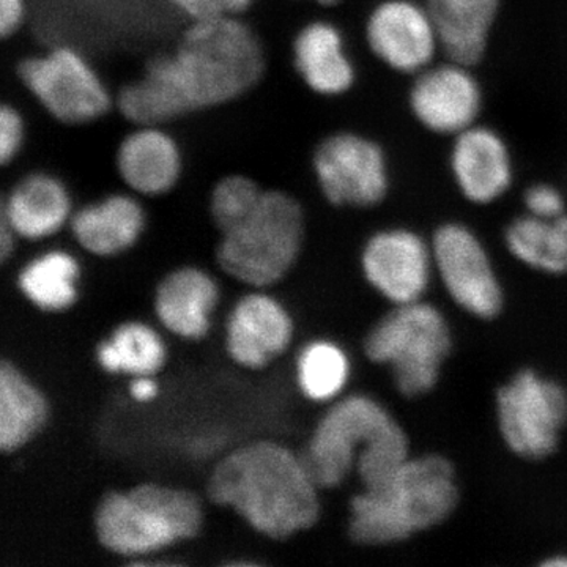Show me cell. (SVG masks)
I'll return each mask as SVG.
<instances>
[{
  "instance_id": "obj_1",
  "label": "cell",
  "mask_w": 567,
  "mask_h": 567,
  "mask_svg": "<svg viewBox=\"0 0 567 567\" xmlns=\"http://www.w3.org/2000/svg\"><path fill=\"white\" fill-rule=\"evenodd\" d=\"M264 66L259 40L237 17L193 22L173 54L153 59L140 80L122 89L117 106L130 122L159 125L237 99L260 80Z\"/></svg>"
},
{
  "instance_id": "obj_2",
  "label": "cell",
  "mask_w": 567,
  "mask_h": 567,
  "mask_svg": "<svg viewBox=\"0 0 567 567\" xmlns=\"http://www.w3.org/2000/svg\"><path fill=\"white\" fill-rule=\"evenodd\" d=\"M319 488L301 456L259 442L224 457L207 492L213 503L233 507L257 532L284 539L319 520Z\"/></svg>"
},
{
  "instance_id": "obj_3",
  "label": "cell",
  "mask_w": 567,
  "mask_h": 567,
  "mask_svg": "<svg viewBox=\"0 0 567 567\" xmlns=\"http://www.w3.org/2000/svg\"><path fill=\"white\" fill-rule=\"evenodd\" d=\"M461 499L456 468L440 454L410 457L380 486L350 502L349 535L365 547L393 546L445 524Z\"/></svg>"
},
{
  "instance_id": "obj_4",
  "label": "cell",
  "mask_w": 567,
  "mask_h": 567,
  "mask_svg": "<svg viewBox=\"0 0 567 567\" xmlns=\"http://www.w3.org/2000/svg\"><path fill=\"white\" fill-rule=\"evenodd\" d=\"M199 498L182 488L142 484L112 492L96 507L100 544L122 557H141L193 539L203 527Z\"/></svg>"
},
{
  "instance_id": "obj_5",
  "label": "cell",
  "mask_w": 567,
  "mask_h": 567,
  "mask_svg": "<svg viewBox=\"0 0 567 567\" xmlns=\"http://www.w3.org/2000/svg\"><path fill=\"white\" fill-rule=\"evenodd\" d=\"M451 352L450 322L425 300L393 306L364 339L365 357L390 369L395 390L406 399L423 398L435 390Z\"/></svg>"
},
{
  "instance_id": "obj_6",
  "label": "cell",
  "mask_w": 567,
  "mask_h": 567,
  "mask_svg": "<svg viewBox=\"0 0 567 567\" xmlns=\"http://www.w3.org/2000/svg\"><path fill=\"white\" fill-rule=\"evenodd\" d=\"M300 204L281 192H264L256 210L223 234L216 259L226 274L254 287L278 282L292 268L303 245Z\"/></svg>"
},
{
  "instance_id": "obj_7",
  "label": "cell",
  "mask_w": 567,
  "mask_h": 567,
  "mask_svg": "<svg viewBox=\"0 0 567 567\" xmlns=\"http://www.w3.org/2000/svg\"><path fill=\"white\" fill-rule=\"evenodd\" d=\"M495 415L514 456L546 461L557 453L567 425V390L535 369H520L496 390Z\"/></svg>"
},
{
  "instance_id": "obj_8",
  "label": "cell",
  "mask_w": 567,
  "mask_h": 567,
  "mask_svg": "<svg viewBox=\"0 0 567 567\" xmlns=\"http://www.w3.org/2000/svg\"><path fill=\"white\" fill-rule=\"evenodd\" d=\"M399 421L382 402L365 394L349 395L330 406L306 447L303 464L320 488L341 486L365 447Z\"/></svg>"
},
{
  "instance_id": "obj_9",
  "label": "cell",
  "mask_w": 567,
  "mask_h": 567,
  "mask_svg": "<svg viewBox=\"0 0 567 567\" xmlns=\"http://www.w3.org/2000/svg\"><path fill=\"white\" fill-rule=\"evenodd\" d=\"M435 276L465 315L494 320L505 308V290L491 254L472 227L445 223L432 235Z\"/></svg>"
},
{
  "instance_id": "obj_10",
  "label": "cell",
  "mask_w": 567,
  "mask_h": 567,
  "mask_svg": "<svg viewBox=\"0 0 567 567\" xmlns=\"http://www.w3.org/2000/svg\"><path fill=\"white\" fill-rule=\"evenodd\" d=\"M25 87L52 117L87 123L110 110L111 96L91 63L71 48H55L20 65Z\"/></svg>"
},
{
  "instance_id": "obj_11",
  "label": "cell",
  "mask_w": 567,
  "mask_h": 567,
  "mask_svg": "<svg viewBox=\"0 0 567 567\" xmlns=\"http://www.w3.org/2000/svg\"><path fill=\"white\" fill-rule=\"evenodd\" d=\"M315 171L323 196L336 207H377L390 192L385 152L360 134L327 137L317 147Z\"/></svg>"
},
{
  "instance_id": "obj_12",
  "label": "cell",
  "mask_w": 567,
  "mask_h": 567,
  "mask_svg": "<svg viewBox=\"0 0 567 567\" xmlns=\"http://www.w3.org/2000/svg\"><path fill=\"white\" fill-rule=\"evenodd\" d=\"M361 268L369 286L388 303L423 301L435 276L431 241L409 227H388L365 241Z\"/></svg>"
},
{
  "instance_id": "obj_13",
  "label": "cell",
  "mask_w": 567,
  "mask_h": 567,
  "mask_svg": "<svg viewBox=\"0 0 567 567\" xmlns=\"http://www.w3.org/2000/svg\"><path fill=\"white\" fill-rule=\"evenodd\" d=\"M365 40L388 69L415 76L442 50L431 11L413 0L380 2L365 22Z\"/></svg>"
},
{
  "instance_id": "obj_14",
  "label": "cell",
  "mask_w": 567,
  "mask_h": 567,
  "mask_svg": "<svg viewBox=\"0 0 567 567\" xmlns=\"http://www.w3.org/2000/svg\"><path fill=\"white\" fill-rule=\"evenodd\" d=\"M483 102V89L470 65L454 61L432 63L417 73L409 93L410 111L420 125L445 136L476 125Z\"/></svg>"
},
{
  "instance_id": "obj_15",
  "label": "cell",
  "mask_w": 567,
  "mask_h": 567,
  "mask_svg": "<svg viewBox=\"0 0 567 567\" xmlns=\"http://www.w3.org/2000/svg\"><path fill=\"white\" fill-rule=\"evenodd\" d=\"M451 174L458 193L475 205L502 199L514 181V164L506 141L488 126L473 125L454 136Z\"/></svg>"
},
{
  "instance_id": "obj_16",
  "label": "cell",
  "mask_w": 567,
  "mask_h": 567,
  "mask_svg": "<svg viewBox=\"0 0 567 567\" xmlns=\"http://www.w3.org/2000/svg\"><path fill=\"white\" fill-rule=\"evenodd\" d=\"M290 338L289 316L267 295H248L238 301L227 324V350L246 368H262L286 350Z\"/></svg>"
},
{
  "instance_id": "obj_17",
  "label": "cell",
  "mask_w": 567,
  "mask_h": 567,
  "mask_svg": "<svg viewBox=\"0 0 567 567\" xmlns=\"http://www.w3.org/2000/svg\"><path fill=\"white\" fill-rule=\"evenodd\" d=\"M158 125H142L123 140L117 152V169L133 192L159 196L169 192L182 173L177 142Z\"/></svg>"
},
{
  "instance_id": "obj_18",
  "label": "cell",
  "mask_w": 567,
  "mask_h": 567,
  "mask_svg": "<svg viewBox=\"0 0 567 567\" xmlns=\"http://www.w3.org/2000/svg\"><path fill=\"white\" fill-rule=\"evenodd\" d=\"M499 6L502 0H427L450 61L472 66L483 59Z\"/></svg>"
},
{
  "instance_id": "obj_19",
  "label": "cell",
  "mask_w": 567,
  "mask_h": 567,
  "mask_svg": "<svg viewBox=\"0 0 567 567\" xmlns=\"http://www.w3.org/2000/svg\"><path fill=\"white\" fill-rule=\"evenodd\" d=\"M293 54L298 73L319 95L338 96L352 87L354 66L347 55L344 37L331 22L306 25L295 40Z\"/></svg>"
},
{
  "instance_id": "obj_20",
  "label": "cell",
  "mask_w": 567,
  "mask_h": 567,
  "mask_svg": "<svg viewBox=\"0 0 567 567\" xmlns=\"http://www.w3.org/2000/svg\"><path fill=\"white\" fill-rule=\"evenodd\" d=\"M71 200L65 185L48 174H33L14 186L3 200L2 216L18 237L41 240L58 233L70 218Z\"/></svg>"
},
{
  "instance_id": "obj_21",
  "label": "cell",
  "mask_w": 567,
  "mask_h": 567,
  "mask_svg": "<svg viewBox=\"0 0 567 567\" xmlns=\"http://www.w3.org/2000/svg\"><path fill=\"white\" fill-rule=\"evenodd\" d=\"M216 297L218 290L210 276L196 268H182L166 276L156 289V315L173 333L199 339L208 331Z\"/></svg>"
},
{
  "instance_id": "obj_22",
  "label": "cell",
  "mask_w": 567,
  "mask_h": 567,
  "mask_svg": "<svg viewBox=\"0 0 567 567\" xmlns=\"http://www.w3.org/2000/svg\"><path fill=\"white\" fill-rule=\"evenodd\" d=\"M144 212L128 196H110L81 208L71 218V233L78 244L96 256H114L140 238Z\"/></svg>"
},
{
  "instance_id": "obj_23",
  "label": "cell",
  "mask_w": 567,
  "mask_h": 567,
  "mask_svg": "<svg viewBox=\"0 0 567 567\" xmlns=\"http://www.w3.org/2000/svg\"><path fill=\"white\" fill-rule=\"evenodd\" d=\"M507 252L529 270L548 276L567 275V213L544 219L525 213L507 224Z\"/></svg>"
},
{
  "instance_id": "obj_24",
  "label": "cell",
  "mask_w": 567,
  "mask_h": 567,
  "mask_svg": "<svg viewBox=\"0 0 567 567\" xmlns=\"http://www.w3.org/2000/svg\"><path fill=\"white\" fill-rule=\"evenodd\" d=\"M48 404L13 364L0 365V450H18L43 427Z\"/></svg>"
},
{
  "instance_id": "obj_25",
  "label": "cell",
  "mask_w": 567,
  "mask_h": 567,
  "mask_svg": "<svg viewBox=\"0 0 567 567\" xmlns=\"http://www.w3.org/2000/svg\"><path fill=\"white\" fill-rule=\"evenodd\" d=\"M78 264L70 254L52 251L33 260L20 275L22 293L47 311H62L76 300Z\"/></svg>"
},
{
  "instance_id": "obj_26",
  "label": "cell",
  "mask_w": 567,
  "mask_h": 567,
  "mask_svg": "<svg viewBox=\"0 0 567 567\" xmlns=\"http://www.w3.org/2000/svg\"><path fill=\"white\" fill-rule=\"evenodd\" d=\"M99 361L107 372L152 375L164 363V347L152 328L125 323L100 346Z\"/></svg>"
},
{
  "instance_id": "obj_27",
  "label": "cell",
  "mask_w": 567,
  "mask_h": 567,
  "mask_svg": "<svg viewBox=\"0 0 567 567\" xmlns=\"http://www.w3.org/2000/svg\"><path fill=\"white\" fill-rule=\"evenodd\" d=\"M349 377V358L333 342H312L306 347L298 360V382L312 401H331L342 393Z\"/></svg>"
},
{
  "instance_id": "obj_28",
  "label": "cell",
  "mask_w": 567,
  "mask_h": 567,
  "mask_svg": "<svg viewBox=\"0 0 567 567\" xmlns=\"http://www.w3.org/2000/svg\"><path fill=\"white\" fill-rule=\"evenodd\" d=\"M412 457L410 440L401 423L372 442L360 454L357 473L363 487H375L385 483Z\"/></svg>"
},
{
  "instance_id": "obj_29",
  "label": "cell",
  "mask_w": 567,
  "mask_h": 567,
  "mask_svg": "<svg viewBox=\"0 0 567 567\" xmlns=\"http://www.w3.org/2000/svg\"><path fill=\"white\" fill-rule=\"evenodd\" d=\"M264 192L256 182L245 175H229L218 182L212 193L210 208L216 226L221 233H229L245 221L260 199Z\"/></svg>"
},
{
  "instance_id": "obj_30",
  "label": "cell",
  "mask_w": 567,
  "mask_h": 567,
  "mask_svg": "<svg viewBox=\"0 0 567 567\" xmlns=\"http://www.w3.org/2000/svg\"><path fill=\"white\" fill-rule=\"evenodd\" d=\"M193 22L235 18L251 6L252 0H167Z\"/></svg>"
},
{
  "instance_id": "obj_31",
  "label": "cell",
  "mask_w": 567,
  "mask_h": 567,
  "mask_svg": "<svg viewBox=\"0 0 567 567\" xmlns=\"http://www.w3.org/2000/svg\"><path fill=\"white\" fill-rule=\"evenodd\" d=\"M525 210L536 218L551 219L566 213V200L557 186L535 183L524 194Z\"/></svg>"
},
{
  "instance_id": "obj_32",
  "label": "cell",
  "mask_w": 567,
  "mask_h": 567,
  "mask_svg": "<svg viewBox=\"0 0 567 567\" xmlns=\"http://www.w3.org/2000/svg\"><path fill=\"white\" fill-rule=\"evenodd\" d=\"M24 121L20 112L11 106L0 111V162L9 164L17 158L24 142Z\"/></svg>"
},
{
  "instance_id": "obj_33",
  "label": "cell",
  "mask_w": 567,
  "mask_h": 567,
  "mask_svg": "<svg viewBox=\"0 0 567 567\" xmlns=\"http://www.w3.org/2000/svg\"><path fill=\"white\" fill-rule=\"evenodd\" d=\"M25 17V0H0V33L13 35Z\"/></svg>"
},
{
  "instance_id": "obj_34",
  "label": "cell",
  "mask_w": 567,
  "mask_h": 567,
  "mask_svg": "<svg viewBox=\"0 0 567 567\" xmlns=\"http://www.w3.org/2000/svg\"><path fill=\"white\" fill-rule=\"evenodd\" d=\"M130 393L140 402H147L156 395V385L148 375L137 377L130 386Z\"/></svg>"
},
{
  "instance_id": "obj_35",
  "label": "cell",
  "mask_w": 567,
  "mask_h": 567,
  "mask_svg": "<svg viewBox=\"0 0 567 567\" xmlns=\"http://www.w3.org/2000/svg\"><path fill=\"white\" fill-rule=\"evenodd\" d=\"M14 237H17V233H14L10 223L7 221L6 216H2V221H0V260L2 262H7L11 251H13Z\"/></svg>"
},
{
  "instance_id": "obj_36",
  "label": "cell",
  "mask_w": 567,
  "mask_h": 567,
  "mask_svg": "<svg viewBox=\"0 0 567 567\" xmlns=\"http://www.w3.org/2000/svg\"><path fill=\"white\" fill-rule=\"evenodd\" d=\"M540 566L567 567V555L566 554L551 555V557H548L547 559H544V561H540Z\"/></svg>"
},
{
  "instance_id": "obj_37",
  "label": "cell",
  "mask_w": 567,
  "mask_h": 567,
  "mask_svg": "<svg viewBox=\"0 0 567 567\" xmlns=\"http://www.w3.org/2000/svg\"><path fill=\"white\" fill-rule=\"evenodd\" d=\"M316 2L322 3V6H334V3L341 2V0H316Z\"/></svg>"
}]
</instances>
